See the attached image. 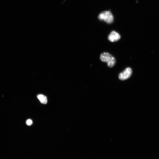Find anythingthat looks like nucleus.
Returning <instances> with one entry per match:
<instances>
[{
	"label": "nucleus",
	"instance_id": "obj_5",
	"mask_svg": "<svg viewBox=\"0 0 159 159\" xmlns=\"http://www.w3.org/2000/svg\"><path fill=\"white\" fill-rule=\"evenodd\" d=\"M37 97L40 102L43 104H46L47 103V99L45 95L40 94L37 95Z\"/></svg>",
	"mask_w": 159,
	"mask_h": 159
},
{
	"label": "nucleus",
	"instance_id": "obj_3",
	"mask_svg": "<svg viewBox=\"0 0 159 159\" xmlns=\"http://www.w3.org/2000/svg\"><path fill=\"white\" fill-rule=\"evenodd\" d=\"M132 73V69L130 68H126L123 72L119 75V79L122 81L128 79L131 76Z\"/></svg>",
	"mask_w": 159,
	"mask_h": 159
},
{
	"label": "nucleus",
	"instance_id": "obj_2",
	"mask_svg": "<svg viewBox=\"0 0 159 159\" xmlns=\"http://www.w3.org/2000/svg\"><path fill=\"white\" fill-rule=\"evenodd\" d=\"M99 19L101 20H103L106 23L111 24L113 20V16L109 11H105L101 12L98 16Z\"/></svg>",
	"mask_w": 159,
	"mask_h": 159
},
{
	"label": "nucleus",
	"instance_id": "obj_6",
	"mask_svg": "<svg viewBox=\"0 0 159 159\" xmlns=\"http://www.w3.org/2000/svg\"><path fill=\"white\" fill-rule=\"evenodd\" d=\"M27 124L28 125H30L33 123V121L30 119L28 120L26 122Z\"/></svg>",
	"mask_w": 159,
	"mask_h": 159
},
{
	"label": "nucleus",
	"instance_id": "obj_1",
	"mask_svg": "<svg viewBox=\"0 0 159 159\" xmlns=\"http://www.w3.org/2000/svg\"><path fill=\"white\" fill-rule=\"evenodd\" d=\"M100 58L102 61L107 62L108 66L110 68L113 67L115 64V58L108 52L102 53L100 56Z\"/></svg>",
	"mask_w": 159,
	"mask_h": 159
},
{
	"label": "nucleus",
	"instance_id": "obj_4",
	"mask_svg": "<svg viewBox=\"0 0 159 159\" xmlns=\"http://www.w3.org/2000/svg\"><path fill=\"white\" fill-rule=\"evenodd\" d=\"M120 35L116 32L113 31L109 35L108 39L109 41L115 42L118 41L121 38Z\"/></svg>",
	"mask_w": 159,
	"mask_h": 159
}]
</instances>
